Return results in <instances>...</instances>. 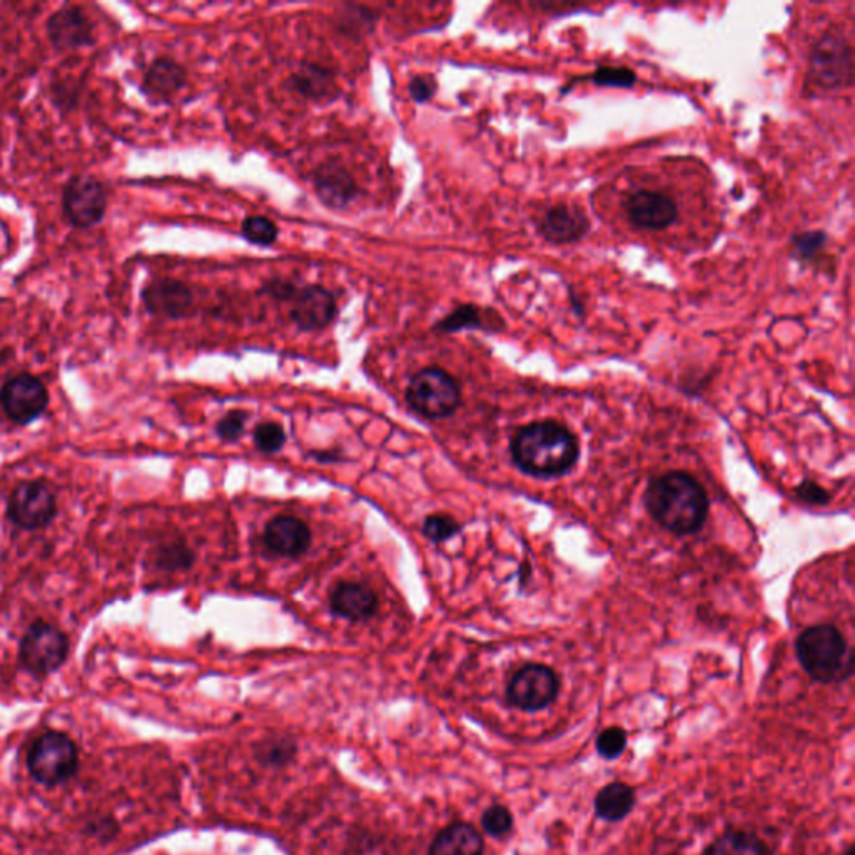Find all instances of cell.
Segmentation results:
<instances>
[{
    "instance_id": "1",
    "label": "cell",
    "mask_w": 855,
    "mask_h": 855,
    "mask_svg": "<svg viewBox=\"0 0 855 855\" xmlns=\"http://www.w3.org/2000/svg\"><path fill=\"white\" fill-rule=\"evenodd\" d=\"M643 503L661 528L680 537L700 531L710 508L705 488L691 474L678 470L651 478Z\"/></svg>"
},
{
    "instance_id": "2",
    "label": "cell",
    "mask_w": 855,
    "mask_h": 855,
    "mask_svg": "<svg viewBox=\"0 0 855 855\" xmlns=\"http://www.w3.org/2000/svg\"><path fill=\"white\" fill-rule=\"evenodd\" d=\"M511 458L518 470L534 478H560L580 458L578 438L554 420L534 421L511 438Z\"/></svg>"
},
{
    "instance_id": "3",
    "label": "cell",
    "mask_w": 855,
    "mask_h": 855,
    "mask_svg": "<svg viewBox=\"0 0 855 855\" xmlns=\"http://www.w3.org/2000/svg\"><path fill=\"white\" fill-rule=\"evenodd\" d=\"M795 653L805 674L818 684H841L854 674V655L832 625H815L798 635Z\"/></svg>"
},
{
    "instance_id": "4",
    "label": "cell",
    "mask_w": 855,
    "mask_h": 855,
    "mask_svg": "<svg viewBox=\"0 0 855 855\" xmlns=\"http://www.w3.org/2000/svg\"><path fill=\"white\" fill-rule=\"evenodd\" d=\"M807 87L817 92H841L854 83V50L844 29L832 26L812 46Z\"/></svg>"
},
{
    "instance_id": "5",
    "label": "cell",
    "mask_w": 855,
    "mask_h": 855,
    "mask_svg": "<svg viewBox=\"0 0 855 855\" xmlns=\"http://www.w3.org/2000/svg\"><path fill=\"white\" fill-rule=\"evenodd\" d=\"M79 767V751L69 735L50 730L30 745L27 768L33 780L53 787L69 780Z\"/></svg>"
},
{
    "instance_id": "6",
    "label": "cell",
    "mask_w": 855,
    "mask_h": 855,
    "mask_svg": "<svg viewBox=\"0 0 855 855\" xmlns=\"http://www.w3.org/2000/svg\"><path fill=\"white\" fill-rule=\"evenodd\" d=\"M406 401L411 410L421 416L430 420L446 417L460 406V384L441 367H424L411 377L406 387Z\"/></svg>"
},
{
    "instance_id": "7",
    "label": "cell",
    "mask_w": 855,
    "mask_h": 855,
    "mask_svg": "<svg viewBox=\"0 0 855 855\" xmlns=\"http://www.w3.org/2000/svg\"><path fill=\"white\" fill-rule=\"evenodd\" d=\"M560 694V678L553 668L541 664H528L514 671L507 685V704L517 710H544L554 704Z\"/></svg>"
},
{
    "instance_id": "8",
    "label": "cell",
    "mask_w": 855,
    "mask_h": 855,
    "mask_svg": "<svg viewBox=\"0 0 855 855\" xmlns=\"http://www.w3.org/2000/svg\"><path fill=\"white\" fill-rule=\"evenodd\" d=\"M69 653V640L56 625L36 621L20 640L19 655L23 667L33 675H50L59 670Z\"/></svg>"
},
{
    "instance_id": "9",
    "label": "cell",
    "mask_w": 855,
    "mask_h": 855,
    "mask_svg": "<svg viewBox=\"0 0 855 855\" xmlns=\"http://www.w3.org/2000/svg\"><path fill=\"white\" fill-rule=\"evenodd\" d=\"M106 186L87 174L70 177L62 189V213L73 229H90L106 216Z\"/></svg>"
},
{
    "instance_id": "10",
    "label": "cell",
    "mask_w": 855,
    "mask_h": 855,
    "mask_svg": "<svg viewBox=\"0 0 855 855\" xmlns=\"http://www.w3.org/2000/svg\"><path fill=\"white\" fill-rule=\"evenodd\" d=\"M57 501L52 488L40 480L22 481L7 501V517L22 530H39L56 517Z\"/></svg>"
},
{
    "instance_id": "11",
    "label": "cell",
    "mask_w": 855,
    "mask_h": 855,
    "mask_svg": "<svg viewBox=\"0 0 855 855\" xmlns=\"http://www.w3.org/2000/svg\"><path fill=\"white\" fill-rule=\"evenodd\" d=\"M49 390L39 377L20 373L10 377L0 390L3 413L20 426L32 423L49 406Z\"/></svg>"
},
{
    "instance_id": "12",
    "label": "cell",
    "mask_w": 855,
    "mask_h": 855,
    "mask_svg": "<svg viewBox=\"0 0 855 855\" xmlns=\"http://www.w3.org/2000/svg\"><path fill=\"white\" fill-rule=\"evenodd\" d=\"M630 226L641 230H664L678 219V204L660 190L638 189L621 200Z\"/></svg>"
},
{
    "instance_id": "13",
    "label": "cell",
    "mask_w": 855,
    "mask_h": 855,
    "mask_svg": "<svg viewBox=\"0 0 855 855\" xmlns=\"http://www.w3.org/2000/svg\"><path fill=\"white\" fill-rule=\"evenodd\" d=\"M140 299L150 316L184 320L194 314V291L184 281L156 277L140 291Z\"/></svg>"
},
{
    "instance_id": "14",
    "label": "cell",
    "mask_w": 855,
    "mask_h": 855,
    "mask_svg": "<svg viewBox=\"0 0 855 855\" xmlns=\"http://www.w3.org/2000/svg\"><path fill=\"white\" fill-rule=\"evenodd\" d=\"M46 32L50 46L59 52L86 49L96 42V27L90 17L77 6H63L47 19Z\"/></svg>"
},
{
    "instance_id": "15",
    "label": "cell",
    "mask_w": 855,
    "mask_h": 855,
    "mask_svg": "<svg viewBox=\"0 0 855 855\" xmlns=\"http://www.w3.org/2000/svg\"><path fill=\"white\" fill-rule=\"evenodd\" d=\"M289 304L291 321L296 324L297 330L306 333L330 326L337 314L336 297L321 284L299 286Z\"/></svg>"
},
{
    "instance_id": "16",
    "label": "cell",
    "mask_w": 855,
    "mask_h": 855,
    "mask_svg": "<svg viewBox=\"0 0 855 855\" xmlns=\"http://www.w3.org/2000/svg\"><path fill=\"white\" fill-rule=\"evenodd\" d=\"M590 217L581 207L560 203L548 207L537 224L541 239L554 246H567L583 239L590 230Z\"/></svg>"
},
{
    "instance_id": "17",
    "label": "cell",
    "mask_w": 855,
    "mask_h": 855,
    "mask_svg": "<svg viewBox=\"0 0 855 855\" xmlns=\"http://www.w3.org/2000/svg\"><path fill=\"white\" fill-rule=\"evenodd\" d=\"M314 193L330 209H346L361 194L350 170L337 163H324L313 174Z\"/></svg>"
},
{
    "instance_id": "18",
    "label": "cell",
    "mask_w": 855,
    "mask_h": 855,
    "mask_svg": "<svg viewBox=\"0 0 855 855\" xmlns=\"http://www.w3.org/2000/svg\"><path fill=\"white\" fill-rule=\"evenodd\" d=\"M187 83L186 67L169 57H157L144 70L140 90L156 104L169 102Z\"/></svg>"
},
{
    "instance_id": "19",
    "label": "cell",
    "mask_w": 855,
    "mask_h": 855,
    "mask_svg": "<svg viewBox=\"0 0 855 855\" xmlns=\"http://www.w3.org/2000/svg\"><path fill=\"white\" fill-rule=\"evenodd\" d=\"M331 613L350 621H364L377 610V597L367 584L341 581L330 597Z\"/></svg>"
},
{
    "instance_id": "20",
    "label": "cell",
    "mask_w": 855,
    "mask_h": 855,
    "mask_svg": "<svg viewBox=\"0 0 855 855\" xmlns=\"http://www.w3.org/2000/svg\"><path fill=\"white\" fill-rule=\"evenodd\" d=\"M264 543L279 557L296 558L311 547V530L294 517H277L266 524Z\"/></svg>"
},
{
    "instance_id": "21",
    "label": "cell",
    "mask_w": 855,
    "mask_h": 855,
    "mask_svg": "<svg viewBox=\"0 0 855 855\" xmlns=\"http://www.w3.org/2000/svg\"><path fill=\"white\" fill-rule=\"evenodd\" d=\"M287 87L306 100H333L340 96L333 70L320 63L304 62L287 77Z\"/></svg>"
},
{
    "instance_id": "22",
    "label": "cell",
    "mask_w": 855,
    "mask_h": 855,
    "mask_svg": "<svg viewBox=\"0 0 855 855\" xmlns=\"http://www.w3.org/2000/svg\"><path fill=\"white\" fill-rule=\"evenodd\" d=\"M484 838L468 822H453L438 832L430 845V855H483Z\"/></svg>"
},
{
    "instance_id": "23",
    "label": "cell",
    "mask_w": 855,
    "mask_h": 855,
    "mask_svg": "<svg viewBox=\"0 0 855 855\" xmlns=\"http://www.w3.org/2000/svg\"><path fill=\"white\" fill-rule=\"evenodd\" d=\"M503 327V320L498 316L497 311L483 309L473 303H464L441 317L433 330L438 333H458L464 330L500 331Z\"/></svg>"
},
{
    "instance_id": "24",
    "label": "cell",
    "mask_w": 855,
    "mask_h": 855,
    "mask_svg": "<svg viewBox=\"0 0 855 855\" xmlns=\"http://www.w3.org/2000/svg\"><path fill=\"white\" fill-rule=\"evenodd\" d=\"M637 790L625 782H610L593 798L594 815L608 824H618L633 812Z\"/></svg>"
},
{
    "instance_id": "25",
    "label": "cell",
    "mask_w": 855,
    "mask_h": 855,
    "mask_svg": "<svg viewBox=\"0 0 855 855\" xmlns=\"http://www.w3.org/2000/svg\"><path fill=\"white\" fill-rule=\"evenodd\" d=\"M701 855H772V851L754 832L734 828L718 835Z\"/></svg>"
},
{
    "instance_id": "26",
    "label": "cell",
    "mask_w": 855,
    "mask_h": 855,
    "mask_svg": "<svg viewBox=\"0 0 855 855\" xmlns=\"http://www.w3.org/2000/svg\"><path fill=\"white\" fill-rule=\"evenodd\" d=\"M788 256L800 266H815L828 246V234L822 229L802 230L788 240Z\"/></svg>"
},
{
    "instance_id": "27",
    "label": "cell",
    "mask_w": 855,
    "mask_h": 855,
    "mask_svg": "<svg viewBox=\"0 0 855 855\" xmlns=\"http://www.w3.org/2000/svg\"><path fill=\"white\" fill-rule=\"evenodd\" d=\"M297 745L291 738H269L254 748V757L264 767L283 768L294 760Z\"/></svg>"
},
{
    "instance_id": "28",
    "label": "cell",
    "mask_w": 855,
    "mask_h": 855,
    "mask_svg": "<svg viewBox=\"0 0 855 855\" xmlns=\"http://www.w3.org/2000/svg\"><path fill=\"white\" fill-rule=\"evenodd\" d=\"M154 564L159 570L179 571L193 567L194 551L183 540L159 544L153 553Z\"/></svg>"
},
{
    "instance_id": "29",
    "label": "cell",
    "mask_w": 855,
    "mask_h": 855,
    "mask_svg": "<svg viewBox=\"0 0 855 855\" xmlns=\"http://www.w3.org/2000/svg\"><path fill=\"white\" fill-rule=\"evenodd\" d=\"M377 13L364 6H346L337 13V29L350 37L364 36L376 23Z\"/></svg>"
},
{
    "instance_id": "30",
    "label": "cell",
    "mask_w": 855,
    "mask_h": 855,
    "mask_svg": "<svg viewBox=\"0 0 855 855\" xmlns=\"http://www.w3.org/2000/svg\"><path fill=\"white\" fill-rule=\"evenodd\" d=\"M598 87H613V89H631L637 83L638 76L633 69L625 66H600L590 76L578 77Z\"/></svg>"
},
{
    "instance_id": "31",
    "label": "cell",
    "mask_w": 855,
    "mask_h": 855,
    "mask_svg": "<svg viewBox=\"0 0 855 855\" xmlns=\"http://www.w3.org/2000/svg\"><path fill=\"white\" fill-rule=\"evenodd\" d=\"M240 236L256 246H273L279 237V227L266 216H246L240 223Z\"/></svg>"
},
{
    "instance_id": "32",
    "label": "cell",
    "mask_w": 855,
    "mask_h": 855,
    "mask_svg": "<svg viewBox=\"0 0 855 855\" xmlns=\"http://www.w3.org/2000/svg\"><path fill=\"white\" fill-rule=\"evenodd\" d=\"M627 744V731H625L623 728L618 727V725H611V727L603 728V730L597 735L594 748H597V754L600 755L603 760L613 761L618 760V758L625 754Z\"/></svg>"
},
{
    "instance_id": "33",
    "label": "cell",
    "mask_w": 855,
    "mask_h": 855,
    "mask_svg": "<svg viewBox=\"0 0 855 855\" xmlns=\"http://www.w3.org/2000/svg\"><path fill=\"white\" fill-rule=\"evenodd\" d=\"M513 814L501 804L490 805L481 815V828L493 838L507 837L513 831Z\"/></svg>"
},
{
    "instance_id": "34",
    "label": "cell",
    "mask_w": 855,
    "mask_h": 855,
    "mask_svg": "<svg viewBox=\"0 0 855 855\" xmlns=\"http://www.w3.org/2000/svg\"><path fill=\"white\" fill-rule=\"evenodd\" d=\"M421 530L434 543H443L460 533L461 524L450 514L436 513L424 518Z\"/></svg>"
},
{
    "instance_id": "35",
    "label": "cell",
    "mask_w": 855,
    "mask_h": 855,
    "mask_svg": "<svg viewBox=\"0 0 855 855\" xmlns=\"http://www.w3.org/2000/svg\"><path fill=\"white\" fill-rule=\"evenodd\" d=\"M254 443L264 453H276L286 443V431L274 421L257 424L256 430H254Z\"/></svg>"
},
{
    "instance_id": "36",
    "label": "cell",
    "mask_w": 855,
    "mask_h": 855,
    "mask_svg": "<svg viewBox=\"0 0 855 855\" xmlns=\"http://www.w3.org/2000/svg\"><path fill=\"white\" fill-rule=\"evenodd\" d=\"M438 80L436 77L430 76V73H420V76L411 77L407 82V94H410L411 100L416 104H426L436 96Z\"/></svg>"
},
{
    "instance_id": "37",
    "label": "cell",
    "mask_w": 855,
    "mask_h": 855,
    "mask_svg": "<svg viewBox=\"0 0 855 855\" xmlns=\"http://www.w3.org/2000/svg\"><path fill=\"white\" fill-rule=\"evenodd\" d=\"M246 411H229L226 416L220 417L216 424V433L220 440L236 441L243 434L244 424H246Z\"/></svg>"
},
{
    "instance_id": "38",
    "label": "cell",
    "mask_w": 855,
    "mask_h": 855,
    "mask_svg": "<svg viewBox=\"0 0 855 855\" xmlns=\"http://www.w3.org/2000/svg\"><path fill=\"white\" fill-rule=\"evenodd\" d=\"M299 286L294 284L289 279H281V277H274V279L266 281L261 287V293L269 296L271 299L277 301V303H291L293 297L296 296Z\"/></svg>"
},
{
    "instance_id": "39",
    "label": "cell",
    "mask_w": 855,
    "mask_h": 855,
    "mask_svg": "<svg viewBox=\"0 0 855 855\" xmlns=\"http://www.w3.org/2000/svg\"><path fill=\"white\" fill-rule=\"evenodd\" d=\"M795 494H797L798 500L807 504H815V507H825L831 501V493L812 480L802 481L795 488Z\"/></svg>"
},
{
    "instance_id": "40",
    "label": "cell",
    "mask_w": 855,
    "mask_h": 855,
    "mask_svg": "<svg viewBox=\"0 0 855 855\" xmlns=\"http://www.w3.org/2000/svg\"><path fill=\"white\" fill-rule=\"evenodd\" d=\"M320 463H333V461L340 460V453L337 451H316L313 453Z\"/></svg>"
},
{
    "instance_id": "41",
    "label": "cell",
    "mask_w": 855,
    "mask_h": 855,
    "mask_svg": "<svg viewBox=\"0 0 855 855\" xmlns=\"http://www.w3.org/2000/svg\"><path fill=\"white\" fill-rule=\"evenodd\" d=\"M842 855H855L854 852V845H847V848H845L844 852H842Z\"/></svg>"
},
{
    "instance_id": "42",
    "label": "cell",
    "mask_w": 855,
    "mask_h": 855,
    "mask_svg": "<svg viewBox=\"0 0 855 855\" xmlns=\"http://www.w3.org/2000/svg\"><path fill=\"white\" fill-rule=\"evenodd\" d=\"M0 153H2V136H0Z\"/></svg>"
}]
</instances>
